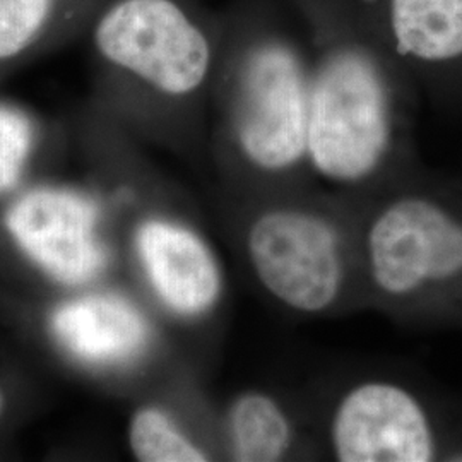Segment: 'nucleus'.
<instances>
[{
  "label": "nucleus",
  "instance_id": "obj_9",
  "mask_svg": "<svg viewBox=\"0 0 462 462\" xmlns=\"http://www.w3.org/2000/svg\"><path fill=\"white\" fill-rule=\"evenodd\" d=\"M330 459L339 462H429L437 442L421 401L387 375L343 385L322 423Z\"/></svg>",
  "mask_w": 462,
  "mask_h": 462
},
{
  "label": "nucleus",
  "instance_id": "obj_10",
  "mask_svg": "<svg viewBox=\"0 0 462 462\" xmlns=\"http://www.w3.org/2000/svg\"><path fill=\"white\" fill-rule=\"evenodd\" d=\"M216 435L219 454L235 462L288 461L303 444L290 402L263 387L242 389L225 402Z\"/></svg>",
  "mask_w": 462,
  "mask_h": 462
},
{
  "label": "nucleus",
  "instance_id": "obj_11",
  "mask_svg": "<svg viewBox=\"0 0 462 462\" xmlns=\"http://www.w3.org/2000/svg\"><path fill=\"white\" fill-rule=\"evenodd\" d=\"M108 0H0V79L79 36Z\"/></svg>",
  "mask_w": 462,
  "mask_h": 462
},
{
  "label": "nucleus",
  "instance_id": "obj_2",
  "mask_svg": "<svg viewBox=\"0 0 462 462\" xmlns=\"http://www.w3.org/2000/svg\"><path fill=\"white\" fill-rule=\"evenodd\" d=\"M86 36L95 101L127 84L182 101L198 93L211 70V43L177 0H108Z\"/></svg>",
  "mask_w": 462,
  "mask_h": 462
},
{
  "label": "nucleus",
  "instance_id": "obj_12",
  "mask_svg": "<svg viewBox=\"0 0 462 462\" xmlns=\"http://www.w3.org/2000/svg\"><path fill=\"white\" fill-rule=\"evenodd\" d=\"M127 447L135 461L204 462L219 456L217 442L199 429L189 410L171 397H149L127 420Z\"/></svg>",
  "mask_w": 462,
  "mask_h": 462
},
{
  "label": "nucleus",
  "instance_id": "obj_13",
  "mask_svg": "<svg viewBox=\"0 0 462 462\" xmlns=\"http://www.w3.org/2000/svg\"><path fill=\"white\" fill-rule=\"evenodd\" d=\"M397 50L439 62L462 55V0H393Z\"/></svg>",
  "mask_w": 462,
  "mask_h": 462
},
{
  "label": "nucleus",
  "instance_id": "obj_7",
  "mask_svg": "<svg viewBox=\"0 0 462 462\" xmlns=\"http://www.w3.org/2000/svg\"><path fill=\"white\" fill-rule=\"evenodd\" d=\"M129 264L149 305L183 328L219 314L226 273L213 242L187 216L170 208H144L127 230Z\"/></svg>",
  "mask_w": 462,
  "mask_h": 462
},
{
  "label": "nucleus",
  "instance_id": "obj_1",
  "mask_svg": "<svg viewBox=\"0 0 462 462\" xmlns=\"http://www.w3.org/2000/svg\"><path fill=\"white\" fill-rule=\"evenodd\" d=\"M238 247L259 290L293 317L324 319L364 305L358 200L250 194Z\"/></svg>",
  "mask_w": 462,
  "mask_h": 462
},
{
  "label": "nucleus",
  "instance_id": "obj_5",
  "mask_svg": "<svg viewBox=\"0 0 462 462\" xmlns=\"http://www.w3.org/2000/svg\"><path fill=\"white\" fill-rule=\"evenodd\" d=\"M108 204L78 183L32 180L0 204V235L57 291L106 284L116 263Z\"/></svg>",
  "mask_w": 462,
  "mask_h": 462
},
{
  "label": "nucleus",
  "instance_id": "obj_15",
  "mask_svg": "<svg viewBox=\"0 0 462 462\" xmlns=\"http://www.w3.org/2000/svg\"><path fill=\"white\" fill-rule=\"evenodd\" d=\"M14 408V396L7 382L0 379V427L5 425V421L11 418Z\"/></svg>",
  "mask_w": 462,
  "mask_h": 462
},
{
  "label": "nucleus",
  "instance_id": "obj_14",
  "mask_svg": "<svg viewBox=\"0 0 462 462\" xmlns=\"http://www.w3.org/2000/svg\"><path fill=\"white\" fill-rule=\"evenodd\" d=\"M53 125L28 106L0 98V204L33 180L55 151Z\"/></svg>",
  "mask_w": 462,
  "mask_h": 462
},
{
  "label": "nucleus",
  "instance_id": "obj_6",
  "mask_svg": "<svg viewBox=\"0 0 462 462\" xmlns=\"http://www.w3.org/2000/svg\"><path fill=\"white\" fill-rule=\"evenodd\" d=\"M310 79L297 53L267 43L238 67L230 99L231 141L265 180L284 179L307 162Z\"/></svg>",
  "mask_w": 462,
  "mask_h": 462
},
{
  "label": "nucleus",
  "instance_id": "obj_8",
  "mask_svg": "<svg viewBox=\"0 0 462 462\" xmlns=\"http://www.w3.org/2000/svg\"><path fill=\"white\" fill-rule=\"evenodd\" d=\"M42 326L60 356L99 377L143 372L162 346L148 309L108 282L62 293L45 310Z\"/></svg>",
  "mask_w": 462,
  "mask_h": 462
},
{
  "label": "nucleus",
  "instance_id": "obj_3",
  "mask_svg": "<svg viewBox=\"0 0 462 462\" xmlns=\"http://www.w3.org/2000/svg\"><path fill=\"white\" fill-rule=\"evenodd\" d=\"M393 144V106L383 74L358 50L324 60L310 81L307 163L330 196H364L385 168Z\"/></svg>",
  "mask_w": 462,
  "mask_h": 462
},
{
  "label": "nucleus",
  "instance_id": "obj_4",
  "mask_svg": "<svg viewBox=\"0 0 462 462\" xmlns=\"http://www.w3.org/2000/svg\"><path fill=\"white\" fill-rule=\"evenodd\" d=\"M364 305L394 310L462 278V221L414 192H374L358 206Z\"/></svg>",
  "mask_w": 462,
  "mask_h": 462
}]
</instances>
